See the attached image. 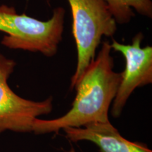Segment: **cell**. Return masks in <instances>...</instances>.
<instances>
[{
  "label": "cell",
  "instance_id": "obj_6",
  "mask_svg": "<svg viewBox=\"0 0 152 152\" xmlns=\"http://www.w3.org/2000/svg\"><path fill=\"white\" fill-rule=\"evenodd\" d=\"M70 141H89L97 146L100 152H152L147 146L125 139L110 121L92 123L81 128L63 129Z\"/></svg>",
  "mask_w": 152,
  "mask_h": 152
},
{
  "label": "cell",
  "instance_id": "obj_1",
  "mask_svg": "<svg viewBox=\"0 0 152 152\" xmlns=\"http://www.w3.org/2000/svg\"><path fill=\"white\" fill-rule=\"evenodd\" d=\"M111 49L109 42L102 43L98 55L74 87L76 95L71 110L52 120L36 118L33 125L35 134H58L68 127L81 128L89 123L109 121L110 106L121 82V73L113 71Z\"/></svg>",
  "mask_w": 152,
  "mask_h": 152
},
{
  "label": "cell",
  "instance_id": "obj_4",
  "mask_svg": "<svg viewBox=\"0 0 152 152\" xmlns=\"http://www.w3.org/2000/svg\"><path fill=\"white\" fill-rule=\"evenodd\" d=\"M16 65L14 60L0 54V134L7 130L33 132L35 119L53 109L52 96L36 102L20 97L11 90L8 80Z\"/></svg>",
  "mask_w": 152,
  "mask_h": 152
},
{
  "label": "cell",
  "instance_id": "obj_8",
  "mask_svg": "<svg viewBox=\"0 0 152 152\" xmlns=\"http://www.w3.org/2000/svg\"><path fill=\"white\" fill-rule=\"evenodd\" d=\"M68 152H75V151L74 150V149H71V150H70V151H68Z\"/></svg>",
  "mask_w": 152,
  "mask_h": 152
},
{
  "label": "cell",
  "instance_id": "obj_7",
  "mask_svg": "<svg viewBox=\"0 0 152 152\" xmlns=\"http://www.w3.org/2000/svg\"><path fill=\"white\" fill-rule=\"evenodd\" d=\"M116 23H128L135 16L132 9L142 16L151 18V0H106Z\"/></svg>",
  "mask_w": 152,
  "mask_h": 152
},
{
  "label": "cell",
  "instance_id": "obj_5",
  "mask_svg": "<svg viewBox=\"0 0 152 152\" xmlns=\"http://www.w3.org/2000/svg\"><path fill=\"white\" fill-rule=\"evenodd\" d=\"M144 38L142 33L133 37L132 43L124 45L113 39L111 49L123 54L125 60L124 71L121 73V82L112 103L111 115H121L129 97L137 87L152 83V47H141Z\"/></svg>",
  "mask_w": 152,
  "mask_h": 152
},
{
  "label": "cell",
  "instance_id": "obj_3",
  "mask_svg": "<svg viewBox=\"0 0 152 152\" xmlns=\"http://www.w3.org/2000/svg\"><path fill=\"white\" fill-rule=\"evenodd\" d=\"M67 1L73 16L72 30L77 49V65L71 80L73 90L94 59L102 37H113L117 30V23L106 0Z\"/></svg>",
  "mask_w": 152,
  "mask_h": 152
},
{
  "label": "cell",
  "instance_id": "obj_2",
  "mask_svg": "<svg viewBox=\"0 0 152 152\" xmlns=\"http://www.w3.org/2000/svg\"><path fill=\"white\" fill-rule=\"evenodd\" d=\"M65 14V9L58 7L49 20L43 21L26 14H18L13 7L0 5V31L7 34L1 44L9 49L54 56L62 40Z\"/></svg>",
  "mask_w": 152,
  "mask_h": 152
}]
</instances>
